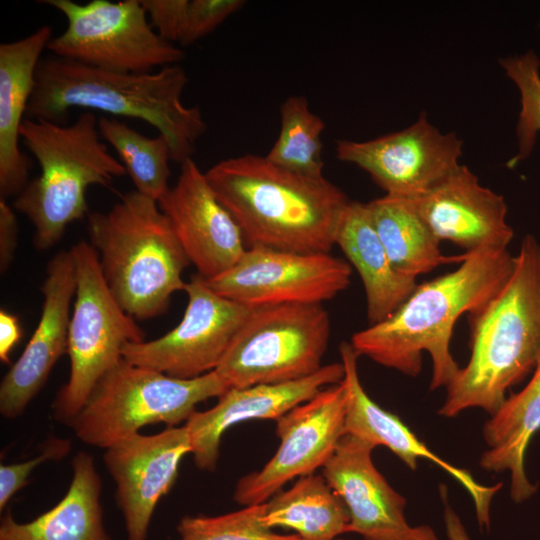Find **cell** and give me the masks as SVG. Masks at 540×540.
Listing matches in <instances>:
<instances>
[{
    "label": "cell",
    "instance_id": "6da1fadb",
    "mask_svg": "<svg viewBox=\"0 0 540 540\" xmlns=\"http://www.w3.org/2000/svg\"><path fill=\"white\" fill-rule=\"evenodd\" d=\"M465 254L457 269L417 285L388 318L356 332L350 343L357 355L415 377L425 351L432 360L430 389L446 388L460 370L450 351L455 323L465 313L479 312L506 283L515 263L507 249Z\"/></svg>",
    "mask_w": 540,
    "mask_h": 540
},
{
    "label": "cell",
    "instance_id": "7a4b0ae2",
    "mask_svg": "<svg viewBox=\"0 0 540 540\" xmlns=\"http://www.w3.org/2000/svg\"><path fill=\"white\" fill-rule=\"evenodd\" d=\"M205 176L241 229L248 248L330 253L350 203L324 176L288 171L265 156L227 158Z\"/></svg>",
    "mask_w": 540,
    "mask_h": 540
},
{
    "label": "cell",
    "instance_id": "3957f363",
    "mask_svg": "<svg viewBox=\"0 0 540 540\" xmlns=\"http://www.w3.org/2000/svg\"><path fill=\"white\" fill-rule=\"evenodd\" d=\"M187 84L178 64L130 73L50 55L36 69L26 118L60 123L72 108H83L143 120L168 140L171 159L182 164L207 130L200 108L182 102Z\"/></svg>",
    "mask_w": 540,
    "mask_h": 540
},
{
    "label": "cell",
    "instance_id": "277c9868",
    "mask_svg": "<svg viewBox=\"0 0 540 540\" xmlns=\"http://www.w3.org/2000/svg\"><path fill=\"white\" fill-rule=\"evenodd\" d=\"M513 271L491 300L470 317L471 354L446 387L439 414L470 408L494 414L506 392L534 370L540 357V243L524 236Z\"/></svg>",
    "mask_w": 540,
    "mask_h": 540
},
{
    "label": "cell",
    "instance_id": "5b68a950",
    "mask_svg": "<svg viewBox=\"0 0 540 540\" xmlns=\"http://www.w3.org/2000/svg\"><path fill=\"white\" fill-rule=\"evenodd\" d=\"M88 232L112 295L135 320L163 314L184 290L190 262L157 201L125 193L109 211L88 214Z\"/></svg>",
    "mask_w": 540,
    "mask_h": 540
},
{
    "label": "cell",
    "instance_id": "8992f818",
    "mask_svg": "<svg viewBox=\"0 0 540 540\" xmlns=\"http://www.w3.org/2000/svg\"><path fill=\"white\" fill-rule=\"evenodd\" d=\"M20 137L37 160L40 174L16 196L13 207L34 227L33 244L46 250L67 226L88 215L86 191L109 186L127 174L102 141L98 118L84 111L72 124L25 119Z\"/></svg>",
    "mask_w": 540,
    "mask_h": 540
},
{
    "label": "cell",
    "instance_id": "52a82bcc",
    "mask_svg": "<svg viewBox=\"0 0 540 540\" xmlns=\"http://www.w3.org/2000/svg\"><path fill=\"white\" fill-rule=\"evenodd\" d=\"M227 390L215 370L181 379L123 358L99 380L70 426L83 443L107 449L146 425L186 423L199 403Z\"/></svg>",
    "mask_w": 540,
    "mask_h": 540
},
{
    "label": "cell",
    "instance_id": "ba28073f",
    "mask_svg": "<svg viewBox=\"0 0 540 540\" xmlns=\"http://www.w3.org/2000/svg\"><path fill=\"white\" fill-rule=\"evenodd\" d=\"M70 250L76 269L67 345L70 375L52 403L54 418L69 425L99 380L123 359L124 347L145 337L112 295L94 247L80 241Z\"/></svg>",
    "mask_w": 540,
    "mask_h": 540
},
{
    "label": "cell",
    "instance_id": "9c48e42d",
    "mask_svg": "<svg viewBox=\"0 0 540 540\" xmlns=\"http://www.w3.org/2000/svg\"><path fill=\"white\" fill-rule=\"evenodd\" d=\"M329 337L322 304L252 308L215 371L228 389L302 379L322 368Z\"/></svg>",
    "mask_w": 540,
    "mask_h": 540
},
{
    "label": "cell",
    "instance_id": "30bf717a",
    "mask_svg": "<svg viewBox=\"0 0 540 540\" xmlns=\"http://www.w3.org/2000/svg\"><path fill=\"white\" fill-rule=\"evenodd\" d=\"M61 12L66 29L53 37L52 55L117 72L149 73L176 65L184 51L163 39L148 22L141 0H43Z\"/></svg>",
    "mask_w": 540,
    "mask_h": 540
},
{
    "label": "cell",
    "instance_id": "8fae6325",
    "mask_svg": "<svg viewBox=\"0 0 540 540\" xmlns=\"http://www.w3.org/2000/svg\"><path fill=\"white\" fill-rule=\"evenodd\" d=\"M187 306L163 336L123 349V358L168 376L191 379L216 370L252 308L216 293L198 274L186 282Z\"/></svg>",
    "mask_w": 540,
    "mask_h": 540
},
{
    "label": "cell",
    "instance_id": "7c38bea8",
    "mask_svg": "<svg viewBox=\"0 0 540 540\" xmlns=\"http://www.w3.org/2000/svg\"><path fill=\"white\" fill-rule=\"evenodd\" d=\"M349 262L330 253H296L250 247L241 259L207 284L219 295L250 308L322 304L345 290Z\"/></svg>",
    "mask_w": 540,
    "mask_h": 540
},
{
    "label": "cell",
    "instance_id": "4fadbf2b",
    "mask_svg": "<svg viewBox=\"0 0 540 540\" xmlns=\"http://www.w3.org/2000/svg\"><path fill=\"white\" fill-rule=\"evenodd\" d=\"M463 141L425 113L405 129L365 140H338L336 157L366 171L386 195L416 199L461 165Z\"/></svg>",
    "mask_w": 540,
    "mask_h": 540
},
{
    "label": "cell",
    "instance_id": "5bb4252c",
    "mask_svg": "<svg viewBox=\"0 0 540 540\" xmlns=\"http://www.w3.org/2000/svg\"><path fill=\"white\" fill-rule=\"evenodd\" d=\"M346 407V388L340 382L276 420L277 451L262 469L239 479L235 501L243 506L262 504L292 479L322 468L345 434Z\"/></svg>",
    "mask_w": 540,
    "mask_h": 540
},
{
    "label": "cell",
    "instance_id": "9a60e30c",
    "mask_svg": "<svg viewBox=\"0 0 540 540\" xmlns=\"http://www.w3.org/2000/svg\"><path fill=\"white\" fill-rule=\"evenodd\" d=\"M105 450L104 464L116 485L127 538L145 540L158 502L173 487L183 457L191 453L186 426L137 433Z\"/></svg>",
    "mask_w": 540,
    "mask_h": 540
},
{
    "label": "cell",
    "instance_id": "2e32d148",
    "mask_svg": "<svg viewBox=\"0 0 540 540\" xmlns=\"http://www.w3.org/2000/svg\"><path fill=\"white\" fill-rule=\"evenodd\" d=\"M158 204L170 220L190 264L203 279L223 274L248 249L235 219L192 158L180 164L177 182Z\"/></svg>",
    "mask_w": 540,
    "mask_h": 540
},
{
    "label": "cell",
    "instance_id": "e0dca14e",
    "mask_svg": "<svg viewBox=\"0 0 540 540\" xmlns=\"http://www.w3.org/2000/svg\"><path fill=\"white\" fill-rule=\"evenodd\" d=\"M41 291L43 305L38 325L0 384V413L7 419L22 415L57 360L67 353L70 304L76 291L71 250L58 252L48 262Z\"/></svg>",
    "mask_w": 540,
    "mask_h": 540
},
{
    "label": "cell",
    "instance_id": "ac0fdd59",
    "mask_svg": "<svg viewBox=\"0 0 540 540\" xmlns=\"http://www.w3.org/2000/svg\"><path fill=\"white\" fill-rule=\"evenodd\" d=\"M374 446L344 434L321 475L343 500L349 532L364 540H409L417 527L408 524L406 499L396 492L372 461Z\"/></svg>",
    "mask_w": 540,
    "mask_h": 540
},
{
    "label": "cell",
    "instance_id": "d6986e66",
    "mask_svg": "<svg viewBox=\"0 0 540 540\" xmlns=\"http://www.w3.org/2000/svg\"><path fill=\"white\" fill-rule=\"evenodd\" d=\"M344 375V366L338 362L291 382L228 389L214 407L195 411L184 424L196 466L206 471L215 469L221 438L231 426L251 419L276 421L323 388L342 382Z\"/></svg>",
    "mask_w": 540,
    "mask_h": 540
},
{
    "label": "cell",
    "instance_id": "ffe728a7",
    "mask_svg": "<svg viewBox=\"0 0 540 540\" xmlns=\"http://www.w3.org/2000/svg\"><path fill=\"white\" fill-rule=\"evenodd\" d=\"M414 202L440 242L450 241L466 252L507 249L513 239L504 197L483 186L466 165Z\"/></svg>",
    "mask_w": 540,
    "mask_h": 540
},
{
    "label": "cell",
    "instance_id": "44dd1931",
    "mask_svg": "<svg viewBox=\"0 0 540 540\" xmlns=\"http://www.w3.org/2000/svg\"><path fill=\"white\" fill-rule=\"evenodd\" d=\"M347 393L345 434L358 437L375 448L387 447L408 468L417 469L419 459H427L454 477L469 493L480 526H490L492 498L501 488L484 486L465 469L454 466L433 453L395 414L383 409L364 390L357 368L358 355L348 342L339 347Z\"/></svg>",
    "mask_w": 540,
    "mask_h": 540
},
{
    "label": "cell",
    "instance_id": "7402d4cb",
    "mask_svg": "<svg viewBox=\"0 0 540 540\" xmlns=\"http://www.w3.org/2000/svg\"><path fill=\"white\" fill-rule=\"evenodd\" d=\"M52 32L51 26L44 25L0 45V199L17 196L29 182L32 162L20 150V128L26 119L36 69Z\"/></svg>",
    "mask_w": 540,
    "mask_h": 540
},
{
    "label": "cell",
    "instance_id": "603a6c76",
    "mask_svg": "<svg viewBox=\"0 0 540 540\" xmlns=\"http://www.w3.org/2000/svg\"><path fill=\"white\" fill-rule=\"evenodd\" d=\"M72 471L68 491L50 510L24 523L6 512L0 540H112L104 526L102 481L94 458L79 451L72 459Z\"/></svg>",
    "mask_w": 540,
    "mask_h": 540
},
{
    "label": "cell",
    "instance_id": "cb8c5ba5",
    "mask_svg": "<svg viewBox=\"0 0 540 540\" xmlns=\"http://www.w3.org/2000/svg\"><path fill=\"white\" fill-rule=\"evenodd\" d=\"M335 245L361 277L370 325L393 314L416 288V280L402 276L393 267L367 203L350 201L339 224Z\"/></svg>",
    "mask_w": 540,
    "mask_h": 540
},
{
    "label": "cell",
    "instance_id": "d4e9b609",
    "mask_svg": "<svg viewBox=\"0 0 540 540\" xmlns=\"http://www.w3.org/2000/svg\"><path fill=\"white\" fill-rule=\"evenodd\" d=\"M540 429V357L533 374L518 393L506 397L484 425L488 446L479 460L489 472L510 474V496L516 503L537 490L525 473L524 457L533 435Z\"/></svg>",
    "mask_w": 540,
    "mask_h": 540
},
{
    "label": "cell",
    "instance_id": "484cf974",
    "mask_svg": "<svg viewBox=\"0 0 540 540\" xmlns=\"http://www.w3.org/2000/svg\"><path fill=\"white\" fill-rule=\"evenodd\" d=\"M367 206L388 257L402 276L416 280L439 266L465 259V253H442L440 241L420 216L414 199L385 194Z\"/></svg>",
    "mask_w": 540,
    "mask_h": 540
},
{
    "label": "cell",
    "instance_id": "4316f807",
    "mask_svg": "<svg viewBox=\"0 0 540 540\" xmlns=\"http://www.w3.org/2000/svg\"><path fill=\"white\" fill-rule=\"evenodd\" d=\"M262 521L270 529L294 530L303 540H336L349 532L350 518L340 496L322 475L313 473L269 498Z\"/></svg>",
    "mask_w": 540,
    "mask_h": 540
},
{
    "label": "cell",
    "instance_id": "83f0119b",
    "mask_svg": "<svg viewBox=\"0 0 540 540\" xmlns=\"http://www.w3.org/2000/svg\"><path fill=\"white\" fill-rule=\"evenodd\" d=\"M100 136L114 148L136 191L159 201L169 190L171 148L161 134L146 137L126 123L108 117L98 118Z\"/></svg>",
    "mask_w": 540,
    "mask_h": 540
},
{
    "label": "cell",
    "instance_id": "f1b7e54d",
    "mask_svg": "<svg viewBox=\"0 0 540 540\" xmlns=\"http://www.w3.org/2000/svg\"><path fill=\"white\" fill-rule=\"evenodd\" d=\"M281 128L274 145L265 156L288 171L323 177L321 134L324 121L310 108L303 96H290L280 107Z\"/></svg>",
    "mask_w": 540,
    "mask_h": 540
},
{
    "label": "cell",
    "instance_id": "f546056e",
    "mask_svg": "<svg viewBox=\"0 0 540 540\" xmlns=\"http://www.w3.org/2000/svg\"><path fill=\"white\" fill-rule=\"evenodd\" d=\"M506 76L520 94V112L516 124L517 152L507 162L513 168L527 159L540 133V58L533 50L499 60Z\"/></svg>",
    "mask_w": 540,
    "mask_h": 540
},
{
    "label": "cell",
    "instance_id": "4dcf8cb0",
    "mask_svg": "<svg viewBox=\"0 0 540 540\" xmlns=\"http://www.w3.org/2000/svg\"><path fill=\"white\" fill-rule=\"evenodd\" d=\"M264 511L265 502L219 516H185L177 525L179 540H303L266 527Z\"/></svg>",
    "mask_w": 540,
    "mask_h": 540
},
{
    "label": "cell",
    "instance_id": "1f68e13d",
    "mask_svg": "<svg viewBox=\"0 0 540 540\" xmlns=\"http://www.w3.org/2000/svg\"><path fill=\"white\" fill-rule=\"evenodd\" d=\"M244 5L243 0H189L178 43L182 46L195 43Z\"/></svg>",
    "mask_w": 540,
    "mask_h": 540
},
{
    "label": "cell",
    "instance_id": "d6a6232c",
    "mask_svg": "<svg viewBox=\"0 0 540 540\" xmlns=\"http://www.w3.org/2000/svg\"><path fill=\"white\" fill-rule=\"evenodd\" d=\"M71 450V441L52 436L42 447L40 453L29 460L0 465V510L6 507L9 500L28 482L33 470L45 461L59 460Z\"/></svg>",
    "mask_w": 540,
    "mask_h": 540
},
{
    "label": "cell",
    "instance_id": "836d02e7",
    "mask_svg": "<svg viewBox=\"0 0 540 540\" xmlns=\"http://www.w3.org/2000/svg\"><path fill=\"white\" fill-rule=\"evenodd\" d=\"M189 0H141L151 26L165 40L178 42Z\"/></svg>",
    "mask_w": 540,
    "mask_h": 540
},
{
    "label": "cell",
    "instance_id": "e575fe53",
    "mask_svg": "<svg viewBox=\"0 0 540 540\" xmlns=\"http://www.w3.org/2000/svg\"><path fill=\"white\" fill-rule=\"evenodd\" d=\"M18 242L15 213L6 200L0 199V269L5 272L12 263Z\"/></svg>",
    "mask_w": 540,
    "mask_h": 540
},
{
    "label": "cell",
    "instance_id": "d590c367",
    "mask_svg": "<svg viewBox=\"0 0 540 540\" xmlns=\"http://www.w3.org/2000/svg\"><path fill=\"white\" fill-rule=\"evenodd\" d=\"M22 336L19 319L5 309L0 310V360L10 362V353Z\"/></svg>",
    "mask_w": 540,
    "mask_h": 540
},
{
    "label": "cell",
    "instance_id": "8d00e7d4",
    "mask_svg": "<svg viewBox=\"0 0 540 540\" xmlns=\"http://www.w3.org/2000/svg\"><path fill=\"white\" fill-rule=\"evenodd\" d=\"M444 500V524L448 540H470L457 513L447 502L446 492H441Z\"/></svg>",
    "mask_w": 540,
    "mask_h": 540
},
{
    "label": "cell",
    "instance_id": "74e56055",
    "mask_svg": "<svg viewBox=\"0 0 540 540\" xmlns=\"http://www.w3.org/2000/svg\"><path fill=\"white\" fill-rule=\"evenodd\" d=\"M409 540H436V535L429 526H418L416 533Z\"/></svg>",
    "mask_w": 540,
    "mask_h": 540
},
{
    "label": "cell",
    "instance_id": "f35d334b",
    "mask_svg": "<svg viewBox=\"0 0 540 540\" xmlns=\"http://www.w3.org/2000/svg\"><path fill=\"white\" fill-rule=\"evenodd\" d=\"M336 540H346V539H336Z\"/></svg>",
    "mask_w": 540,
    "mask_h": 540
}]
</instances>
